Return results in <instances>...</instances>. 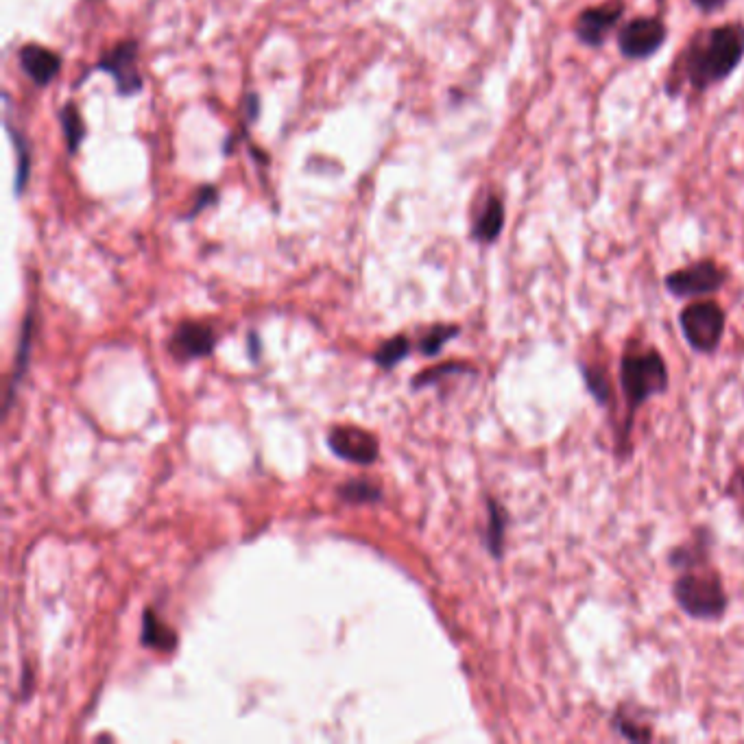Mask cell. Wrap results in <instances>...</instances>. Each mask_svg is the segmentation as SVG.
I'll return each instance as SVG.
<instances>
[{
    "label": "cell",
    "instance_id": "12",
    "mask_svg": "<svg viewBox=\"0 0 744 744\" xmlns=\"http://www.w3.org/2000/svg\"><path fill=\"white\" fill-rule=\"evenodd\" d=\"M504 219H507V214H504L502 199L496 197V195L487 197L485 206H483V210H480V214L476 216L474 227H472L474 240H478V243H483V245L496 243L498 236L502 234Z\"/></svg>",
    "mask_w": 744,
    "mask_h": 744
},
{
    "label": "cell",
    "instance_id": "3",
    "mask_svg": "<svg viewBox=\"0 0 744 744\" xmlns=\"http://www.w3.org/2000/svg\"><path fill=\"white\" fill-rule=\"evenodd\" d=\"M677 605L694 620H718L727 609V594L716 572L686 570L672 585Z\"/></svg>",
    "mask_w": 744,
    "mask_h": 744
},
{
    "label": "cell",
    "instance_id": "8",
    "mask_svg": "<svg viewBox=\"0 0 744 744\" xmlns=\"http://www.w3.org/2000/svg\"><path fill=\"white\" fill-rule=\"evenodd\" d=\"M138 44L134 40L120 42L116 44L110 53H107L99 64H96V70H103L116 81L118 94L131 96L142 90L144 81L138 72Z\"/></svg>",
    "mask_w": 744,
    "mask_h": 744
},
{
    "label": "cell",
    "instance_id": "14",
    "mask_svg": "<svg viewBox=\"0 0 744 744\" xmlns=\"http://www.w3.org/2000/svg\"><path fill=\"white\" fill-rule=\"evenodd\" d=\"M487 511H489V524H487L485 544L491 552V557L500 559L502 550H504V528H507V513H504V509L494 498H487Z\"/></svg>",
    "mask_w": 744,
    "mask_h": 744
},
{
    "label": "cell",
    "instance_id": "5",
    "mask_svg": "<svg viewBox=\"0 0 744 744\" xmlns=\"http://www.w3.org/2000/svg\"><path fill=\"white\" fill-rule=\"evenodd\" d=\"M727 273L714 260H699L666 275V288L675 297L714 295L723 288Z\"/></svg>",
    "mask_w": 744,
    "mask_h": 744
},
{
    "label": "cell",
    "instance_id": "10",
    "mask_svg": "<svg viewBox=\"0 0 744 744\" xmlns=\"http://www.w3.org/2000/svg\"><path fill=\"white\" fill-rule=\"evenodd\" d=\"M216 345V334L206 323H184L171 339V352L177 360H195L210 356Z\"/></svg>",
    "mask_w": 744,
    "mask_h": 744
},
{
    "label": "cell",
    "instance_id": "11",
    "mask_svg": "<svg viewBox=\"0 0 744 744\" xmlns=\"http://www.w3.org/2000/svg\"><path fill=\"white\" fill-rule=\"evenodd\" d=\"M18 59L24 75H27L38 88H46L48 83L57 77V72L62 70V57L40 44L22 46Z\"/></svg>",
    "mask_w": 744,
    "mask_h": 744
},
{
    "label": "cell",
    "instance_id": "28",
    "mask_svg": "<svg viewBox=\"0 0 744 744\" xmlns=\"http://www.w3.org/2000/svg\"><path fill=\"white\" fill-rule=\"evenodd\" d=\"M742 487H744V476H742Z\"/></svg>",
    "mask_w": 744,
    "mask_h": 744
},
{
    "label": "cell",
    "instance_id": "6",
    "mask_svg": "<svg viewBox=\"0 0 744 744\" xmlns=\"http://www.w3.org/2000/svg\"><path fill=\"white\" fill-rule=\"evenodd\" d=\"M668 29L657 16H638L622 24L618 31V48L627 59L653 57L666 42Z\"/></svg>",
    "mask_w": 744,
    "mask_h": 744
},
{
    "label": "cell",
    "instance_id": "18",
    "mask_svg": "<svg viewBox=\"0 0 744 744\" xmlns=\"http://www.w3.org/2000/svg\"><path fill=\"white\" fill-rule=\"evenodd\" d=\"M408 350H411V343H408L406 336H395V339L387 341L380 347V350L374 356V360L380 367L391 369V367L398 365L402 358L408 356Z\"/></svg>",
    "mask_w": 744,
    "mask_h": 744
},
{
    "label": "cell",
    "instance_id": "13",
    "mask_svg": "<svg viewBox=\"0 0 744 744\" xmlns=\"http://www.w3.org/2000/svg\"><path fill=\"white\" fill-rule=\"evenodd\" d=\"M140 642L142 646L153 648V651L173 653L177 648V633L153 609H147L142 614Z\"/></svg>",
    "mask_w": 744,
    "mask_h": 744
},
{
    "label": "cell",
    "instance_id": "7",
    "mask_svg": "<svg viewBox=\"0 0 744 744\" xmlns=\"http://www.w3.org/2000/svg\"><path fill=\"white\" fill-rule=\"evenodd\" d=\"M622 16H624L622 0H609V3L583 9L574 20L576 40L590 48L603 46L609 35L616 31Z\"/></svg>",
    "mask_w": 744,
    "mask_h": 744
},
{
    "label": "cell",
    "instance_id": "23",
    "mask_svg": "<svg viewBox=\"0 0 744 744\" xmlns=\"http://www.w3.org/2000/svg\"><path fill=\"white\" fill-rule=\"evenodd\" d=\"M461 371H470V367L465 365H441V367H432L428 371H424V374H419L415 380H413V387H424V384H430L439 380V376L443 374H461Z\"/></svg>",
    "mask_w": 744,
    "mask_h": 744
},
{
    "label": "cell",
    "instance_id": "22",
    "mask_svg": "<svg viewBox=\"0 0 744 744\" xmlns=\"http://www.w3.org/2000/svg\"><path fill=\"white\" fill-rule=\"evenodd\" d=\"M614 727H616V731H620L624 738L633 740V742H646V740L653 738L651 729L640 727L638 723H633V720H629L627 716L620 714V712L614 716Z\"/></svg>",
    "mask_w": 744,
    "mask_h": 744
},
{
    "label": "cell",
    "instance_id": "20",
    "mask_svg": "<svg viewBox=\"0 0 744 744\" xmlns=\"http://www.w3.org/2000/svg\"><path fill=\"white\" fill-rule=\"evenodd\" d=\"M7 131L11 134V138H14V147L20 153V168H18V175H16V195H20L24 186H27L29 175H31V147H29V142L24 140L22 134H18L14 127L7 125Z\"/></svg>",
    "mask_w": 744,
    "mask_h": 744
},
{
    "label": "cell",
    "instance_id": "19",
    "mask_svg": "<svg viewBox=\"0 0 744 744\" xmlns=\"http://www.w3.org/2000/svg\"><path fill=\"white\" fill-rule=\"evenodd\" d=\"M459 332H461L459 326H435V328H430L422 336V341H419V350H422L424 356H437L443 350V345H446L452 339V336H456Z\"/></svg>",
    "mask_w": 744,
    "mask_h": 744
},
{
    "label": "cell",
    "instance_id": "15",
    "mask_svg": "<svg viewBox=\"0 0 744 744\" xmlns=\"http://www.w3.org/2000/svg\"><path fill=\"white\" fill-rule=\"evenodd\" d=\"M31 336H33V312H29L27 317H24V323H22V334H20V354L16 356V371L14 376H11V389H9V395H7V406L5 411H9L11 404H14V398H16V387L18 382L24 374V369H27L29 365V354H31Z\"/></svg>",
    "mask_w": 744,
    "mask_h": 744
},
{
    "label": "cell",
    "instance_id": "24",
    "mask_svg": "<svg viewBox=\"0 0 744 744\" xmlns=\"http://www.w3.org/2000/svg\"><path fill=\"white\" fill-rule=\"evenodd\" d=\"M216 199V188L214 186H206V188H201V192H199V197H197V203H195V208H192L190 210V216H197L203 208H206V206H210V203Z\"/></svg>",
    "mask_w": 744,
    "mask_h": 744
},
{
    "label": "cell",
    "instance_id": "26",
    "mask_svg": "<svg viewBox=\"0 0 744 744\" xmlns=\"http://www.w3.org/2000/svg\"><path fill=\"white\" fill-rule=\"evenodd\" d=\"M258 105H260V101H258V94H254V92H251V94H247V99H245L247 123H254V120L258 118Z\"/></svg>",
    "mask_w": 744,
    "mask_h": 744
},
{
    "label": "cell",
    "instance_id": "9",
    "mask_svg": "<svg viewBox=\"0 0 744 744\" xmlns=\"http://www.w3.org/2000/svg\"><path fill=\"white\" fill-rule=\"evenodd\" d=\"M330 450L343 461L371 465L378 459V441L371 432L354 426H339L330 432L328 437Z\"/></svg>",
    "mask_w": 744,
    "mask_h": 744
},
{
    "label": "cell",
    "instance_id": "21",
    "mask_svg": "<svg viewBox=\"0 0 744 744\" xmlns=\"http://www.w3.org/2000/svg\"><path fill=\"white\" fill-rule=\"evenodd\" d=\"M583 380H585L587 389H590V393L594 395L598 404H607V402H609L611 387H609V380H607V376H605V371L592 369V367H585V369H583Z\"/></svg>",
    "mask_w": 744,
    "mask_h": 744
},
{
    "label": "cell",
    "instance_id": "16",
    "mask_svg": "<svg viewBox=\"0 0 744 744\" xmlns=\"http://www.w3.org/2000/svg\"><path fill=\"white\" fill-rule=\"evenodd\" d=\"M59 123H62L64 138L68 144V151L75 153L79 149L81 140L86 138V125H83V118L77 110L75 103H66L59 112Z\"/></svg>",
    "mask_w": 744,
    "mask_h": 744
},
{
    "label": "cell",
    "instance_id": "2",
    "mask_svg": "<svg viewBox=\"0 0 744 744\" xmlns=\"http://www.w3.org/2000/svg\"><path fill=\"white\" fill-rule=\"evenodd\" d=\"M668 382V367L657 350L624 354L620 363V384L629 406L627 432L631 430V422L638 408L646 400H651L653 395L664 393L668 389Z\"/></svg>",
    "mask_w": 744,
    "mask_h": 744
},
{
    "label": "cell",
    "instance_id": "17",
    "mask_svg": "<svg viewBox=\"0 0 744 744\" xmlns=\"http://www.w3.org/2000/svg\"><path fill=\"white\" fill-rule=\"evenodd\" d=\"M339 498L352 504H367L378 502L382 498L380 487L367 483V480H347L339 487Z\"/></svg>",
    "mask_w": 744,
    "mask_h": 744
},
{
    "label": "cell",
    "instance_id": "27",
    "mask_svg": "<svg viewBox=\"0 0 744 744\" xmlns=\"http://www.w3.org/2000/svg\"><path fill=\"white\" fill-rule=\"evenodd\" d=\"M249 341H251V358H258V339H256V334H251L249 336Z\"/></svg>",
    "mask_w": 744,
    "mask_h": 744
},
{
    "label": "cell",
    "instance_id": "1",
    "mask_svg": "<svg viewBox=\"0 0 744 744\" xmlns=\"http://www.w3.org/2000/svg\"><path fill=\"white\" fill-rule=\"evenodd\" d=\"M744 59V24L729 22L696 33L681 57V72L696 92L725 81Z\"/></svg>",
    "mask_w": 744,
    "mask_h": 744
},
{
    "label": "cell",
    "instance_id": "25",
    "mask_svg": "<svg viewBox=\"0 0 744 744\" xmlns=\"http://www.w3.org/2000/svg\"><path fill=\"white\" fill-rule=\"evenodd\" d=\"M690 3H692L696 9H701L703 14H714V11L723 9V7L729 3V0H690Z\"/></svg>",
    "mask_w": 744,
    "mask_h": 744
},
{
    "label": "cell",
    "instance_id": "4",
    "mask_svg": "<svg viewBox=\"0 0 744 744\" xmlns=\"http://www.w3.org/2000/svg\"><path fill=\"white\" fill-rule=\"evenodd\" d=\"M725 310L716 302H694L681 310L679 323L688 345L694 352L712 354L718 350L725 334Z\"/></svg>",
    "mask_w": 744,
    "mask_h": 744
}]
</instances>
